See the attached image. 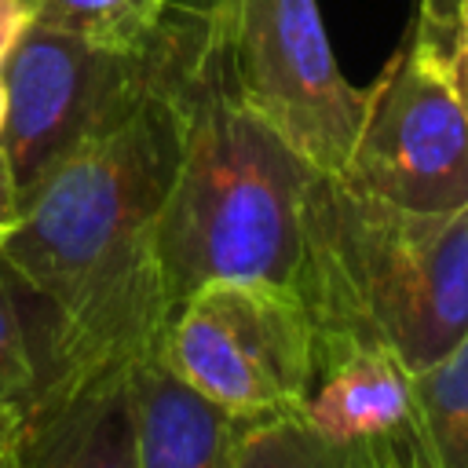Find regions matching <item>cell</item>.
I'll return each mask as SVG.
<instances>
[{
  "mask_svg": "<svg viewBox=\"0 0 468 468\" xmlns=\"http://www.w3.org/2000/svg\"><path fill=\"white\" fill-rule=\"evenodd\" d=\"M135 468H234L241 420L183 384L161 358L128 366Z\"/></svg>",
  "mask_w": 468,
  "mask_h": 468,
  "instance_id": "cell-7",
  "label": "cell"
},
{
  "mask_svg": "<svg viewBox=\"0 0 468 468\" xmlns=\"http://www.w3.org/2000/svg\"><path fill=\"white\" fill-rule=\"evenodd\" d=\"M150 80V48L124 55L26 22L0 62V186L11 219L48 172L113 124Z\"/></svg>",
  "mask_w": 468,
  "mask_h": 468,
  "instance_id": "cell-4",
  "label": "cell"
},
{
  "mask_svg": "<svg viewBox=\"0 0 468 468\" xmlns=\"http://www.w3.org/2000/svg\"><path fill=\"white\" fill-rule=\"evenodd\" d=\"M230 51L245 102L318 172L340 176L366 88L344 80L314 0H230Z\"/></svg>",
  "mask_w": 468,
  "mask_h": 468,
  "instance_id": "cell-6",
  "label": "cell"
},
{
  "mask_svg": "<svg viewBox=\"0 0 468 468\" xmlns=\"http://www.w3.org/2000/svg\"><path fill=\"white\" fill-rule=\"evenodd\" d=\"M234 468H358V450L318 431L300 410L241 420Z\"/></svg>",
  "mask_w": 468,
  "mask_h": 468,
  "instance_id": "cell-11",
  "label": "cell"
},
{
  "mask_svg": "<svg viewBox=\"0 0 468 468\" xmlns=\"http://www.w3.org/2000/svg\"><path fill=\"white\" fill-rule=\"evenodd\" d=\"M453 69H457V84L468 106V0H461L457 11V48H453Z\"/></svg>",
  "mask_w": 468,
  "mask_h": 468,
  "instance_id": "cell-15",
  "label": "cell"
},
{
  "mask_svg": "<svg viewBox=\"0 0 468 468\" xmlns=\"http://www.w3.org/2000/svg\"><path fill=\"white\" fill-rule=\"evenodd\" d=\"M33 399H37V366H33L18 311L11 303L7 282L0 274V410L26 417Z\"/></svg>",
  "mask_w": 468,
  "mask_h": 468,
  "instance_id": "cell-12",
  "label": "cell"
},
{
  "mask_svg": "<svg viewBox=\"0 0 468 468\" xmlns=\"http://www.w3.org/2000/svg\"><path fill=\"white\" fill-rule=\"evenodd\" d=\"M11 223V212H7V201H4V186H0V230Z\"/></svg>",
  "mask_w": 468,
  "mask_h": 468,
  "instance_id": "cell-18",
  "label": "cell"
},
{
  "mask_svg": "<svg viewBox=\"0 0 468 468\" xmlns=\"http://www.w3.org/2000/svg\"><path fill=\"white\" fill-rule=\"evenodd\" d=\"M22 428V413H11V410H0V442L11 439L15 431Z\"/></svg>",
  "mask_w": 468,
  "mask_h": 468,
  "instance_id": "cell-17",
  "label": "cell"
},
{
  "mask_svg": "<svg viewBox=\"0 0 468 468\" xmlns=\"http://www.w3.org/2000/svg\"><path fill=\"white\" fill-rule=\"evenodd\" d=\"M157 358L230 417L263 420L303 406L314 325L292 285L219 278L168 311Z\"/></svg>",
  "mask_w": 468,
  "mask_h": 468,
  "instance_id": "cell-3",
  "label": "cell"
},
{
  "mask_svg": "<svg viewBox=\"0 0 468 468\" xmlns=\"http://www.w3.org/2000/svg\"><path fill=\"white\" fill-rule=\"evenodd\" d=\"M300 230L292 289L318 340H369L420 373L468 333V205L413 212L314 172Z\"/></svg>",
  "mask_w": 468,
  "mask_h": 468,
  "instance_id": "cell-2",
  "label": "cell"
},
{
  "mask_svg": "<svg viewBox=\"0 0 468 468\" xmlns=\"http://www.w3.org/2000/svg\"><path fill=\"white\" fill-rule=\"evenodd\" d=\"M18 435H22V428H18L11 439H4V442H0V468H26V457H22Z\"/></svg>",
  "mask_w": 468,
  "mask_h": 468,
  "instance_id": "cell-16",
  "label": "cell"
},
{
  "mask_svg": "<svg viewBox=\"0 0 468 468\" xmlns=\"http://www.w3.org/2000/svg\"><path fill=\"white\" fill-rule=\"evenodd\" d=\"M358 468H366V464H362V461H358Z\"/></svg>",
  "mask_w": 468,
  "mask_h": 468,
  "instance_id": "cell-20",
  "label": "cell"
},
{
  "mask_svg": "<svg viewBox=\"0 0 468 468\" xmlns=\"http://www.w3.org/2000/svg\"><path fill=\"white\" fill-rule=\"evenodd\" d=\"M29 22L22 0H0V62L7 55V48L15 44V37L22 33V26Z\"/></svg>",
  "mask_w": 468,
  "mask_h": 468,
  "instance_id": "cell-14",
  "label": "cell"
},
{
  "mask_svg": "<svg viewBox=\"0 0 468 468\" xmlns=\"http://www.w3.org/2000/svg\"><path fill=\"white\" fill-rule=\"evenodd\" d=\"M29 22L69 33L106 51H146L168 0H22Z\"/></svg>",
  "mask_w": 468,
  "mask_h": 468,
  "instance_id": "cell-9",
  "label": "cell"
},
{
  "mask_svg": "<svg viewBox=\"0 0 468 468\" xmlns=\"http://www.w3.org/2000/svg\"><path fill=\"white\" fill-rule=\"evenodd\" d=\"M26 468H135L128 369L22 417Z\"/></svg>",
  "mask_w": 468,
  "mask_h": 468,
  "instance_id": "cell-8",
  "label": "cell"
},
{
  "mask_svg": "<svg viewBox=\"0 0 468 468\" xmlns=\"http://www.w3.org/2000/svg\"><path fill=\"white\" fill-rule=\"evenodd\" d=\"M417 420L435 468H468V333L428 369L413 373Z\"/></svg>",
  "mask_w": 468,
  "mask_h": 468,
  "instance_id": "cell-10",
  "label": "cell"
},
{
  "mask_svg": "<svg viewBox=\"0 0 468 468\" xmlns=\"http://www.w3.org/2000/svg\"><path fill=\"white\" fill-rule=\"evenodd\" d=\"M176 161L179 110L150 40L139 99L62 157L0 230V274L37 366L29 410L157 351L172 303L154 234Z\"/></svg>",
  "mask_w": 468,
  "mask_h": 468,
  "instance_id": "cell-1",
  "label": "cell"
},
{
  "mask_svg": "<svg viewBox=\"0 0 468 468\" xmlns=\"http://www.w3.org/2000/svg\"><path fill=\"white\" fill-rule=\"evenodd\" d=\"M340 179L413 212L468 205V106L457 69L413 26L366 88V113Z\"/></svg>",
  "mask_w": 468,
  "mask_h": 468,
  "instance_id": "cell-5",
  "label": "cell"
},
{
  "mask_svg": "<svg viewBox=\"0 0 468 468\" xmlns=\"http://www.w3.org/2000/svg\"><path fill=\"white\" fill-rule=\"evenodd\" d=\"M0 128H4V84H0Z\"/></svg>",
  "mask_w": 468,
  "mask_h": 468,
  "instance_id": "cell-19",
  "label": "cell"
},
{
  "mask_svg": "<svg viewBox=\"0 0 468 468\" xmlns=\"http://www.w3.org/2000/svg\"><path fill=\"white\" fill-rule=\"evenodd\" d=\"M457 11H461V0H420L413 18V29L446 58H453V48H457Z\"/></svg>",
  "mask_w": 468,
  "mask_h": 468,
  "instance_id": "cell-13",
  "label": "cell"
}]
</instances>
